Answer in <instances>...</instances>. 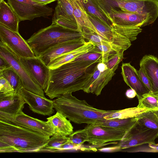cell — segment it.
<instances>
[{"label":"cell","instance_id":"obj_1","mask_svg":"<svg viewBox=\"0 0 158 158\" xmlns=\"http://www.w3.org/2000/svg\"><path fill=\"white\" fill-rule=\"evenodd\" d=\"M96 61L73 60L53 69H50L47 86L44 90L50 99L68 93L82 90L91 77Z\"/></svg>","mask_w":158,"mask_h":158},{"label":"cell","instance_id":"obj_2","mask_svg":"<svg viewBox=\"0 0 158 158\" xmlns=\"http://www.w3.org/2000/svg\"><path fill=\"white\" fill-rule=\"evenodd\" d=\"M50 137L0 120V152L42 150Z\"/></svg>","mask_w":158,"mask_h":158},{"label":"cell","instance_id":"obj_3","mask_svg":"<svg viewBox=\"0 0 158 158\" xmlns=\"http://www.w3.org/2000/svg\"><path fill=\"white\" fill-rule=\"evenodd\" d=\"M56 112L62 114L75 123L94 124L105 116L118 110H106L94 108L85 100H80L73 96L72 93L64 94L53 100Z\"/></svg>","mask_w":158,"mask_h":158},{"label":"cell","instance_id":"obj_4","mask_svg":"<svg viewBox=\"0 0 158 158\" xmlns=\"http://www.w3.org/2000/svg\"><path fill=\"white\" fill-rule=\"evenodd\" d=\"M83 37L82 32L73 31L52 23L49 26L34 33L27 41L35 56L58 44Z\"/></svg>","mask_w":158,"mask_h":158},{"label":"cell","instance_id":"obj_5","mask_svg":"<svg viewBox=\"0 0 158 158\" xmlns=\"http://www.w3.org/2000/svg\"><path fill=\"white\" fill-rule=\"evenodd\" d=\"M99 2L103 10L112 9L146 16L147 25L154 23L158 17V0H99Z\"/></svg>","mask_w":158,"mask_h":158},{"label":"cell","instance_id":"obj_6","mask_svg":"<svg viewBox=\"0 0 158 158\" xmlns=\"http://www.w3.org/2000/svg\"><path fill=\"white\" fill-rule=\"evenodd\" d=\"M0 56L8 62L19 76L23 87L32 93L45 97L43 90L25 68L20 58L1 41Z\"/></svg>","mask_w":158,"mask_h":158},{"label":"cell","instance_id":"obj_7","mask_svg":"<svg viewBox=\"0 0 158 158\" xmlns=\"http://www.w3.org/2000/svg\"><path fill=\"white\" fill-rule=\"evenodd\" d=\"M7 2L20 22L47 17L54 12L52 8L42 5L33 0H7Z\"/></svg>","mask_w":158,"mask_h":158},{"label":"cell","instance_id":"obj_8","mask_svg":"<svg viewBox=\"0 0 158 158\" xmlns=\"http://www.w3.org/2000/svg\"><path fill=\"white\" fill-rule=\"evenodd\" d=\"M158 137V131L148 128L136 121L120 141L118 147L124 149L155 143Z\"/></svg>","mask_w":158,"mask_h":158},{"label":"cell","instance_id":"obj_9","mask_svg":"<svg viewBox=\"0 0 158 158\" xmlns=\"http://www.w3.org/2000/svg\"><path fill=\"white\" fill-rule=\"evenodd\" d=\"M0 120L50 137L53 135L52 128L46 121L33 118L23 112L15 115H12L0 112Z\"/></svg>","mask_w":158,"mask_h":158},{"label":"cell","instance_id":"obj_10","mask_svg":"<svg viewBox=\"0 0 158 158\" xmlns=\"http://www.w3.org/2000/svg\"><path fill=\"white\" fill-rule=\"evenodd\" d=\"M0 40L19 58H34L31 47L19 32L14 31L0 24Z\"/></svg>","mask_w":158,"mask_h":158},{"label":"cell","instance_id":"obj_11","mask_svg":"<svg viewBox=\"0 0 158 158\" xmlns=\"http://www.w3.org/2000/svg\"><path fill=\"white\" fill-rule=\"evenodd\" d=\"M84 129L87 135L86 142L93 145H101L109 142L120 141L126 133L94 123L88 124Z\"/></svg>","mask_w":158,"mask_h":158},{"label":"cell","instance_id":"obj_12","mask_svg":"<svg viewBox=\"0 0 158 158\" xmlns=\"http://www.w3.org/2000/svg\"><path fill=\"white\" fill-rule=\"evenodd\" d=\"M112 24L118 26L142 27L147 25L148 17L131 12L110 9L102 11Z\"/></svg>","mask_w":158,"mask_h":158},{"label":"cell","instance_id":"obj_13","mask_svg":"<svg viewBox=\"0 0 158 158\" xmlns=\"http://www.w3.org/2000/svg\"><path fill=\"white\" fill-rule=\"evenodd\" d=\"M56 23L68 29L82 32L74 15L73 10L69 0H57L52 18Z\"/></svg>","mask_w":158,"mask_h":158},{"label":"cell","instance_id":"obj_14","mask_svg":"<svg viewBox=\"0 0 158 158\" xmlns=\"http://www.w3.org/2000/svg\"><path fill=\"white\" fill-rule=\"evenodd\" d=\"M25 68L44 90L47 88L50 77V69L38 57L20 58Z\"/></svg>","mask_w":158,"mask_h":158},{"label":"cell","instance_id":"obj_15","mask_svg":"<svg viewBox=\"0 0 158 158\" xmlns=\"http://www.w3.org/2000/svg\"><path fill=\"white\" fill-rule=\"evenodd\" d=\"M18 92L33 112L48 116L54 112L53 101L32 93L23 87Z\"/></svg>","mask_w":158,"mask_h":158},{"label":"cell","instance_id":"obj_16","mask_svg":"<svg viewBox=\"0 0 158 158\" xmlns=\"http://www.w3.org/2000/svg\"><path fill=\"white\" fill-rule=\"evenodd\" d=\"M118 66L117 65L113 69H108L101 72L97 69L96 65L91 77L84 86L83 91L87 93L95 94L97 96L100 95L102 89L115 74V72Z\"/></svg>","mask_w":158,"mask_h":158},{"label":"cell","instance_id":"obj_17","mask_svg":"<svg viewBox=\"0 0 158 158\" xmlns=\"http://www.w3.org/2000/svg\"><path fill=\"white\" fill-rule=\"evenodd\" d=\"M26 103L19 92L0 93V112L15 115L23 112Z\"/></svg>","mask_w":158,"mask_h":158},{"label":"cell","instance_id":"obj_18","mask_svg":"<svg viewBox=\"0 0 158 158\" xmlns=\"http://www.w3.org/2000/svg\"><path fill=\"white\" fill-rule=\"evenodd\" d=\"M86 42L83 37L77 40L62 43L48 49L38 57L48 66L50 62L55 58L79 48Z\"/></svg>","mask_w":158,"mask_h":158},{"label":"cell","instance_id":"obj_19","mask_svg":"<svg viewBox=\"0 0 158 158\" xmlns=\"http://www.w3.org/2000/svg\"><path fill=\"white\" fill-rule=\"evenodd\" d=\"M121 74L126 84L134 90L137 98L150 92L139 77L137 70L129 63L122 64Z\"/></svg>","mask_w":158,"mask_h":158},{"label":"cell","instance_id":"obj_20","mask_svg":"<svg viewBox=\"0 0 158 158\" xmlns=\"http://www.w3.org/2000/svg\"><path fill=\"white\" fill-rule=\"evenodd\" d=\"M139 65L150 80L151 93L158 94V59L152 55H145L140 60Z\"/></svg>","mask_w":158,"mask_h":158},{"label":"cell","instance_id":"obj_21","mask_svg":"<svg viewBox=\"0 0 158 158\" xmlns=\"http://www.w3.org/2000/svg\"><path fill=\"white\" fill-rule=\"evenodd\" d=\"M95 46L92 42H87L81 47L55 58L50 62L48 67L50 69L57 68L74 60L83 54L91 51L94 48Z\"/></svg>","mask_w":158,"mask_h":158},{"label":"cell","instance_id":"obj_22","mask_svg":"<svg viewBox=\"0 0 158 158\" xmlns=\"http://www.w3.org/2000/svg\"><path fill=\"white\" fill-rule=\"evenodd\" d=\"M67 118L58 112L47 118L46 122L52 128L53 135L67 136L73 132V127Z\"/></svg>","mask_w":158,"mask_h":158},{"label":"cell","instance_id":"obj_23","mask_svg":"<svg viewBox=\"0 0 158 158\" xmlns=\"http://www.w3.org/2000/svg\"><path fill=\"white\" fill-rule=\"evenodd\" d=\"M20 22L8 3L4 0H0V24L12 31L19 32Z\"/></svg>","mask_w":158,"mask_h":158},{"label":"cell","instance_id":"obj_24","mask_svg":"<svg viewBox=\"0 0 158 158\" xmlns=\"http://www.w3.org/2000/svg\"><path fill=\"white\" fill-rule=\"evenodd\" d=\"M137 121L135 117L125 119H106L103 118L97 120L94 123L97 125L110 127L116 130L127 132Z\"/></svg>","mask_w":158,"mask_h":158},{"label":"cell","instance_id":"obj_25","mask_svg":"<svg viewBox=\"0 0 158 158\" xmlns=\"http://www.w3.org/2000/svg\"><path fill=\"white\" fill-rule=\"evenodd\" d=\"M72 7L74 15L79 27H87L95 32L96 30L89 20L80 0H69Z\"/></svg>","mask_w":158,"mask_h":158},{"label":"cell","instance_id":"obj_26","mask_svg":"<svg viewBox=\"0 0 158 158\" xmlns=\"http://www.w3.org/2000/svg\"><path fill=\"white\" fill-rule=\"evenodd\" d=\"M149 111H153L146 108L136 107L118 110L116 112L109 114L103 118L106 119L113 118L125 119L137 117L140 114Z\"/></svg>","mask_w":158,"mask_h":158},{"label":"cell","instance_id":"obj_27","mask_svg":"<svg viewBox=\"0 0 158 158\" xmlns=\"http://www.w3.org/2000/svg\"><path fill=\"white\" fill-rule=\"evenodd\" d=\"M137 122L148 128L158 131V114L155 111L143 113L136 117Z\"/></svg>","mask_w":158,"mask_h":158},{"label":"cell","instance_id":"obj_28","mask_svg":"<svg viewBox=\"0 0 158 158\" xmlns=\"http://www.w3.org/2000/svg\"><path fill=\"white\" fill-rule=\"evenodd\" d=\"M0 77H3L10 83L14 91L18 92L23 87L21 80L12 67L0 71Z\"/></svg>","mask_w":158,"mask_h":158},{"label":"cell","instance_id":"obj_29","mask_svg":"<svg viewBox=\"0 0 158 158\" xmlns=\"http://www.w3.org/2000/svg\"><path fill=\"white\" fill-rule=\"evenodd\" d=\"M86 11L98 17L105 24L111 27L112 23L98 7L92 0H80Z\"/></svg>","mask_w":158,"mask_h":158},{"label":"cell","instance_id":"obj_30","mask_svg":"<svg viewBox=\"0 0 158 158\" xmlns=\"http://www.w3.org/2000/svg\"><path fill=\"white\" fill-rule=\"evenodd\" d=\"M138 105L137 107L156 111L158 110V96L149 92L142 95L138 98Z\"/></svg>","mask_w":158,"mask_h":158},{"label":"cell","instance_id":"obj_31","mask_svg":"<svg viewBox=\"0 0 158 158\" xmlns=\"http://www.w3.org/2000/svg\"><path fill=\"white\" fill-rule=\"evenodd\" d=\"M69 140V137L53 135L48 140L42 150L52 152L57 151L59 148Z\"/></svg>","mask_w":158,"mask_h":158},{"label":"cell","instance_id":"obj_32","mask_svg":"<svg viewBox=\"0 0 158 158\" xmlns=\"http://www.w3.org/2000/svg\"><path fill=\"white\" fill-rule=\"evenodd\" d=\"M69 141L77 145H81L87 141V135L84 128L73 132L69 135Z\"/></svg>","mask_w":158,"mask_h":158},{"label":"cell","instance_id":"obj_33","mask_svg":"<svg viewBox=\"0 0 158 158\" xmlns=\"http://www.w3.org/2000/svg\"><path fill=\"white\" fill-rule=\"evenodd\" d=\"M102 53L99 52L92 50L80 56L73 60L75 61H94L102 62Z\"/></svg>","mask_w":158,"mask_h":158},{"label":"cell","instance_id":"obj_34","mask_svg":"<svg viewBox=\"0 0 158 158\" xmlns=\"http://www.w3.org/2000/svg\"><path fill=\"white\" fill-rule=\"evenodd\" d=\"M123 52L118 53L110 57L107 61L105 63L108 69H113L117 65H118L120 62L123 58Z\"/></svg>","mask_w":158,"mask_h":158},{"label":"cell","instance_id":"obj_35","mask_svg":"<svg viewBox=\"0 0 158 158\" xmlns=\"http://www.w3.org/2000/svg\"><path fill=\"white\" fill-rule=\"evenodd\" d=\"M130 151L128 152H158V144H156L155 143H149L148 146L141 147Z\"/></svg>","mask_w":158,"mask_h":158},{"label":"cell","instance_id":"obj_36","mask_svg":"<svg viewBox=\"0 0 158 158\" xmlns=\"http://www.w3.org/2000/svg\"><path fill=\"white\" fill-rule=\"evenodd\" d=\"M138 73L141 81L148 88L149 91L151 93L152 86L151 82L142 67H140L139 69L138 70Z\"/></svg>","mask_w":158,"mask_h":158},{"label":"cell","instance_id":"obj_37","mask_svg":"<svg viewBox=\"0 0 158 158\" xmlns=\"http://www.w3.org/2000/svg\"><path fill=\"white\" fill-rule=\"evenodd\" d=\"M14 91L9 82L5 78L0 77V93H6Z\"/></svg>","mask_w":158,"mask_h":158},{"label":"cell","instance_id":"obj_38","mask_svg":"<svg viewBox=\"0 0 158 158\" xmlns=\"http://www.w3.org/2000/svg\"><path fill=\"white\" fill-rule=\"evenodd\" d=\"M11 66L4 59L0 56V71L9 68Z\"/></svg>","mask_w":158,"mask_h":158},{"label":"cell","instance_id":"obj_39","mask_svg":"<svg viewBox=\"0 0 158 158\" xmlns=\"http://www.w3.org/2000/svg\"><path fill=\"white\" fill-rule=\"evenodd\" d=\"M97 69L100 72H102L108 69L106 64L102 62H100L97 63L96 65Z\"/></svg>","mask_w":158,"mask_h":158},{"label":"cell","instance_id":"obj_40","mask_svg":"<svg viewBox=\"0 0 158 158\" xmlns=\"http://www.w3.org/2000/svg\"><path fill=\"white\" fill-rule=\"evenodd\" d=\"M126 95L129 98H134L136 95L135 91L132 89H127L126 92Z\"/></svg>","mask_w":158,"mask_h":158},{"label":"cell","instance_id":"obj_41","mask_svg":"<svg viewBox=\"0 0 158 158\" xmlns=\"http://www.w3.org/2000/svg\"><path fill=\"white\" fill-rule=\"evenodd\" d=\"M34 1L37 2L40 4L46 6L47 4L56 1L57 0H33Z\"/></svg>","mask_w":158,"mask_h":158},{"label":"cell","instance_id":"obj_42","mask_svg":"<svg viewBox=\"0 0 158 158\" xmlns=\"http://www.w3.org/2000/svg\"><path fill=\"white\" fill-rule=\"evenodd\" d=\"M127 0V1H134V0Z\"/></svg>","mask_w":158,"mask_h":158},{"label":"cell","instance_id":"obj_43","mask_svg":"<svg viewBox=\"0 0 158 158\" xmlns=\"http://www.w3.org/2000/svg\"><path fill=\"white\" fill-rule=\"evenodd\" d=\"M156 113L158 114V110L156 111Z\"/></svg>","mask_w":158,"mask_h":158},{"label":"cell","instance_id":"obj_44","mask_svg":"<svg viewBox=\"0 0 158 158\" xmlns=\"http://www.w3.org/2000/svg\"><path fill=\"white\" fill-rule=\"evenodd\" d=\"M157 94V95H158V94Z\"/></svg>","mask_w":158,"mask_h":158},{"label":"cell","instance_id":"obj_45","mask_svg":"<svg viewBox=\"0 0 158 158\" xmlns=\"http://www.w3.org/2000/svg\"></svg>","mask_w":158,"mask_h":158}]
</instances>
